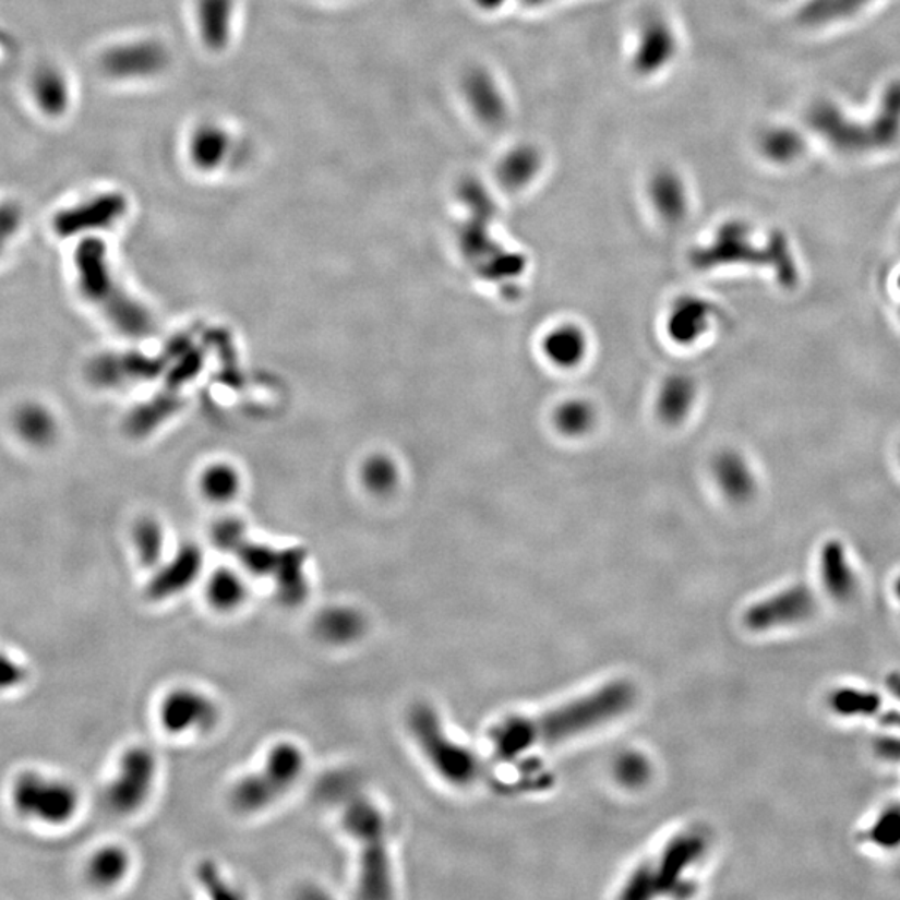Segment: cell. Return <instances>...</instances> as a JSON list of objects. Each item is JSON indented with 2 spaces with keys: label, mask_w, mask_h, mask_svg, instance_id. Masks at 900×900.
<instances>
[{
  "label": "cell",
  "mask_w": 900,
  "mask_h": 900,
  "mask_svg": "<svg viewBox=\"0 0 900 900\" xmlns=\"http://www.w3.org/2000/svg\"><path fill=\"white\" fill-rule=\"evenodd\" d=\"M876 751L883 759L890 763H900V737L897 735H884L877 739Z\"/></svg>",
  "instance_id": "27"
},
{
  "label": "cell",
  "mask_w": 900,
  "mask_h": 900,
  "mask_svg": "<svg viewBox=\"0 0 900 900\" xmlns=\"http://www.w3.org/2000/svg\"><path fill=\"white\" fill-rule=\"evenodd\" d=\"M205 597L216 611L232 612L248 599V584L239 574L223 568L208 579Z\"/></svg>",
  "instance_id": "17"
},
{
  "label": "cell",
  "mask_w": 900,
  "mask_h": 900,
  "mask_svg": "<svg viewBox=\"0 0 900 900\" xmlns=\"http://www.w3.org/2000/svg\"><path fill=\"white\" fill-rule=\"evenodd\" d=\"M590 417H592V410L584 404H567L557 413L559 424L568 434L586 431L592 424Z\"/></svg>",
  "instance_id": "23"
},
{
  "label": "cell",
  "mask_w": 900,
  "mask_h": 900,
  "mask_svg": "<svg viewBox=\"0 0 900 900\" xmlns=\"http://www.w3.org/2000/svg\"><path fill=\"white\" fill-rule=\"evenodd\" d=\"M368 479L369 484L374 485L375 489L382 491V489H385L388 484H391L393 473H391V469H388L387 464L374 463L371 467H369Z\"/></svg>",
  "instance_id": "28"
},
{
  "label": "cell",
  "mask_w": 900,
  "mask_h": 900,
  "mask_svg": "<svg viewBox=\"0 0 900 900\" xmlns=\"http://www.w3.org/2000/svg\"><path fill=\"white\" fill-rule=\"evenodd\" d=\"M887 688H889L892 696H896L897 699L900 700V674L893 672L890 674L889 677L886 679Z\"/></svg>",
  "instance_id": "29"
},
{
  "label": "cell",
  "mask_w": 900,
  "mask_h": 900,
  "mask_svg": "<svg viewBox=\"0 0 900 900\" xmlns=\"http://www.w3.org/2000/svg\"><path fill=\"white\" fill-rule=\"evenodd\" d=\"M25 677H27V671L24 665L9 653L0 652V693H8L24 684Z\"/></svg>",
  "instance_id": "25"
},
{
  "label": "cell",
  "mask_w": 900,
  "mask_h": 900,
  "mask_svg": "<svg viewBox=\"0 0 900 900\" xmlns=\"http://www.w3.org/2000/svg\"><path fill=\"white\" fill-rule=\"evenodd\" d=\"M829 706L837 716L873 717L883 707L879 694L862 688L842 687L830 694Z\"/></svg>",
  "instance_id": "19"
},
{
  "label": "cell",
  "mask_w": 900,
  "mask_h": 900,
  "mask_svg": "<svg viewBox=\"0 0 900 900\" xmlns=\"http://www.w3.org/2000/svg\"><path fill=\"white\" fill-rule=\"evenodd\" d=\"M156 754L144 745L128 748L106 788L107 807L119 816L137 813L156 784Z\"/></svg>",
  "instance_id": "6"
},
{
  "label": "cell",
  "mask_w": 900,
  "mask_h": 900,
  "mask_svg": "<svg viewBox=\"0 0 900 900\" xmlns=\"http://www.w3.org/2000/svg\"><path fill=\"white\" fill-rule=\"evenodd\" d=\"M233 477L232 473L226 470H216V472L208 473L205 480V491L211 497L226 499L233 492Z\"/></svg>",
  "instance_id": "26"
},
{
  "label": "cell",
  "mask_w": 900,
  "mask_h": 900,
  "mask_svg": "<svg viewBox=\"0 0 900 900\" xmlns=\"http://www.w3.org/2000/svg\"><path fill=\"white\" fill-rule=\"evenodd\" d=\"M11 804L24 819L57 827L74 819L81 807V795L69 780L25 770L12 782Z\"/></svg>",
  "instance_id": "5"
},
{
  "label": "cell",
  "mask_w": 900,
  "mask_h": 900,
  "mask_svg": "<svg viewBox=\"0 0 900 900\" xmlns=\"http://www.w3.org/2000/svg\"><path fill=\"white\" fill-rule=\"evenodd\" d=\"M304 770V751L293 742H279L268 751L261 770L237 780L230 789V805L240 814L264 811L287 794Z\"/></svg>",
  "instance_id": "3"
},
{
  "label": "cell",
  "mask_w": 900,
  "mask_h": 900,
  "mask_svg": "<svg viewBox=\"0 0 900 900\" xmlns=\"http://www.w3.org/2000/svg\"><path fill=\"white\" fill-rule=\"evenodd\" d=\"M159 720L164 731L172 735L205 734L219 722V707L201 691L180 687L164 697Z\"/></svg>",
  "instance_id": "8"
},
{
  "label": "cell",
  "mask_w": 900,
  "mask_h": 900,
  "mask_svg": "<svg viewBox=\"0 0 900 900\" xmlns=\"http://www.w3.org/2000/svg\"><path fill=\"white\" fill-rule=\"evenodd\" d=\"M548 352L557 364L573 365L583 357L584 337L576 328H562L549 337Z\"/></svg>",
  "instance_id": "21"
},
{
  "label": "cell",
  "mask_w": 900,
  "mask_h": 900,
  "mask_svg": "<svg viewBox=\"0 0 900 900\" xmlns=\"http://www.w3.org/2000/svg\"><path fill=\"white\" fill-rule=\"evenodd\" d=\"M124 199L120 195H104L72 213L68 220H64V227L69 230H77L107 226L124 213Z\"/></svg>",
  "instance_id": "18"
},
{
  "label": "cell",
  "mask_w": 900,
  "mask_h": 900,
  "mask_svg": "<svg viewBox=\"0 0 900 900\" xmlns=\"http://www.w3.org/2000/svg\"><path fill=\"white\" fill-rule=\"evenodd\" d=\"M202 568V555L197 548L180 549L172 561L167 562L147 586V597L166 600L179 596L197 580Z\"/></svg>",
  "instance_id": "10"
},
{
  "label": "cell",
  "mask_w": 900,
  "mask_h": 900,
  "mask_svg": "<svg viewBox=\"0 0 900 900\" xmlns=\"http://www.w3.org/2000/svg\"><path fill=\"white\" fill-rule=\"evenodd\" d=\"M344 829L359 845V893L364 899L393 897V865L388 857L387 824L381 808L353 797L343 816Z\"/></svg>",
  "instance_id": "2"
},
{
  "label": "cell",
  "mask_w": 900,
  "mask_h": 900,
  "mask_svg": "<svg viewBox=\"0 0 900 900\" xmlns=\"http://www.w3.org/2000/svg\"><path fill=\"white\" fill-rule=\"evenodd\" d=\"M134 542L139 557L145 565H153L159 561L163 554V533L159 526L154 523H142L135 529Z\"/></svg>",
  "instance_id": "22"
},
{
  "label": "cell",
  "mask_w": 900,
  "mask_h": 900,
  "mask_svg": "<svg viewBox=\"0 0 900 900\" xmlns=\"http://www.w3.org/2000/svg\"><path fill=\"white\" fill-rule=\"evenodd\" d=\"M816 609L813 590L804 584H795L751 605L745 611L744 624L754 633L792 627L813 617Z\"/></svg>",
  "instance_id": "7"
},
{
  "label": "cell",
  "mask_w": 900,
  "mask_h": 900,
  "mask_svg": "<svg viewBox=\"0 0 900 900\" xmlns=\"http://www.w3.org/2000/svg\"><path fill=\"white\" fill-rule=\"evenodd\" d=\"M865 839L874 848L883 851H896L900 848V804H890L880 811L879 816L865 832Z\"/></svg>",
  "instance_id": "20"
},
{
  "label": "cell",
  "mask_w": 900,
  "mask_h": 900,
  "mask_svg": "<svg viewBox=\"0 0 900 900\" xmlns=\"http://www.w3.org/2000/svg\"><path fill=\"white\" fill-rule=\"evenodd\" d=\"M820 577H823L824 589L837 602H845L854 596L857 589L854 568L839 542H830L823 549Z\"/></svg>",
  "instance_id": "12"
},
{
  "label": "cell",
  "mask_w": 900,
  "mask_h": 900,
  "mask_svg": "<svg viewBox=\"0 0 900 900\" xmlns=\"http://www.w3.org/2000/svg\"><path fill=\"white\" fill-rule=\"evenodd\" d=\"M232 12L233 0H199V31L208 49H226L232 27Z\"/></svg>",
  "instance_id": "14"
},
{
  "label": "cell",
  "mask_w": 900,
  "mask_h": 900,
  "mask_svg": "<svg viewBox=\"0 0 900 900\" xmlns=\"http://www.w3.org/2000/svg\"><path fill=\"white\" fill-rule=\"evenodd\" d=\"M230 135L217 124H204L192 134L189 154L201 170H214L232 156Z\"/></svg>",
  "instance_id": "13"
},
{
  "label": "cell",
  "mask_w": 900,
  "mask_h": 900,
  "mask_svg": "<svg viewBox=\"0 0 900 900\" xmlns=\"http://www.w3.org/2000/svg\"><path fill=\"white\" fill-rule=\"evenodd\" d=\"M409 729L432 769L454 785H469L482 772L479 760L464 745L445 734L437 712L425 704H417L409 712Z\"/></svg>",
  "instance_id": "4"
},
{
  "label": "cell",
  "mask_w": 900,
  "mask_h": 900,
  "mask_svg": "<svg viewBox=\"0 0 900 900\" xmlns=\"http://www.w3.org/2000/svg\"><path fill=\"white\" fill-rule=\"evenodd\" d=\"M365 627H368V622L364 615L360 614L357 609L346 608V605L324 609L314 622L315 636L324 643L336 644V646L356 643L364 636Z\"/></svg>",
  "instance_id": "11"
},
{
  "label": "cell",
  "mask_w": 900,
  "mask_h": 900,
  "mask_svg": "<svg viewBox=\"0 0 900 900\" xmlns=\"http://www.w3.org/2000/svg\"><path fill=\"white\" fill-rule=\"evenodd\" d=\"M636 703V688L631 682L614 681L586 694L573 703L539 716H516L502 720L489 732L497 756L516 757L533 747H548L565 739L586 734L599 725L617 719Z\"/></svg>",
  "instance_id": "1"
},
{
  "label": "cell",
  "mask_w": 900,
  "mask_h": 900,
  "mask_svg": "<svg viewBox=\"0 0 900 900\" xmlns=\"http://www.w3.org/2000/svg\"><path fill=\"white\" fill-rule=\"evenodd\" d=\"M169 50L157 40H141L110 50L104 59L109 74L120 79L151 77L169 65Z\"/></svg>",
  "instance_id": "9"
},
{
  "label": "cell",
  "mask_w": 900,
  "mask_h": 900,
  "mask_svg": "<svg viewBox=\"0 0 900 900\" xmlns=\"http://www.w3.org/2000/svg\"><path fill=\"white\" fill-rule=\"evenodd\" d=\"M199 880L205 887L211 897L224 899V897H236V892L230 889L229 884L219 874V868L213 862H204L197 871Z\"/></svg>",
  "instance_id": "24"
},
{
  "label": "cell",
  "mask_w": 900,
  "mask_h": 900,
  "mask_svg": "<svg viewBox=\"0 0 900 900\" xmlns=\"http://www.w3.org/2000/svg\"><path fill=\"white\" fill-rule=\"evenodd\" d=\"M131 867L128 851L120 845H104L97 849L87 861L88 883L97 887H113L122 883Z\"/></svg>",
  "instance_id": "16"
},
{
  "label": "cell",
  "mask_w": 900,
  "mask_h": 900,
  "mask_svg": "<svg viewBox=\"0 0 900 900\" xmlns=\"http://www.w3.org/2000/svg\"><path fill=\"white\" fill-rule=\"evenodd\" d=\"M893 592H896L897 599L900 600V577L896 580V584H893Z\"/></svg>",
  "instance_id": "30"
},
{
  "label": "cell",
  "mask_w": 900,
  "mask_h": 900,
  "mask_svg": "<svg viewBox=\"0 0 900 900\" xmlns=\"http://www.w3.org/2000/svg\"><path fill=\"white\" fill-rule=\"evenodd\" d=\"M277 599L287 608L302 604L309 596V583L304 571V555L299 551H286L283 564L274 576Z\"/></svg>",
  "instance_id": "15"
}]
</instances>
